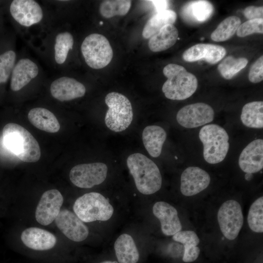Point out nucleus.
Returning a JSON list of instances; mask_svg holds the SVG:
<instances>
[{
	"instance_id": "obj_1",
	"label": "nucleus",
	"mask_w": 263,
	"mask_h": 263,
	"mask_svg": "<svg viewBox=\"0 0 263 263\" xmlns=\"http://www.w3.org/2000/svg\"><path fill=\"white\" fill-rule=\"evenodd\" d=\"M1 138L4 147L20 160L31 163L39 159L41 152L38 141L20 125L7 124L2 130Z\"/></svg>"
},
{
	"instance_id": "obj_2",
	"label": "nucleus",
	"mask_w": 263,
	"mask_h": 263,
	"mask_svg": "<svg viewBox=\"0 0 263 263\" xmlns=\"http://www.w3.org/2000/svg\"><path fill=\"white\" fill-rule=\"evenodd\" d=\"M127 165L137 190L145 195L155 193L161 188L162 176L156 164L140 153L128 156Z\"/></svg>"
},
{
	"instance_id": "obj_3",
	"label": "nucleus",
	"mask_w": 263,
	"mask_h": 263,
	"mask_svg": "<svg viewBox=\"0 0 263 263\" xmlns=\"http://www.w3.org/2000/svg\"><path fill=\"white\" fill-rule=\"evenodd\" d=\"M167 78L162 86V92L168 99L182 100L191 96L198 87V80L182 66L170 63L163 69Z\"/></svg>"
},
{
	"instance_id": "obj_4",
	"label": "nucleus",
	"mask_w": 263,
	"mask_h": 263,
	"mask_svg": "<svg viewBox=\"0 0 263 263\" xmlns=\"http://www.w3.org/2000/svg\"><path fill=\"white\" fill-rule=\"evenodd\" d=\"M199 137L207 162L215 164L225 159L229 149V138L223 127L215 124L206 125L200 130Z\"/></svg>"
},
{
	"instance_id": "obj_5",
	"label": "nucleus",
	"mask_w": 263,
	"mask_h": 263,
	"mask_svg": "<svg viewBox=\"0 0 263 263\" xmlns=\"http://www.w3.org/2000/svg\"><path fill=\"white\" fill-rule=\"evenodd\" d=\"M76 215L83 222L109 220L113 208L109 200L101 194L92 192L78 198L73 205Z\"/></svg>"
},
{
	"instance_id": "obj_6",
	"label": "nucleus",
	"mask_w": 263,
	"mask_h": 263,
	"mask_svg": "<svg viewBox=\"0 0 263 263\" xmlns=\"http://www.w3.org/2000/svg\"><path fill=\"white\" fill-rule=\"evenodd\" d=\"M105 102L108 107L105 117L106 126L115 132L127 129L133 118L132 106L129 99L120 93L113 92L107 94Z\"/></svg>"
},
{
	"instance_id": "obj_7",
	"label": "nucleus",
	"mask_w": 263,
	"mask_h": 263,
	"mask_svg": "<svg viewBox=\"0 0 263 263\" xmlns=\"http://www.w3.org/2000/svg\"><path fill=\"white\" fill-rule=\"evenodd\" d=\"M81 51L86 64L94 69L107 66L113 56L109 41L105 37L97 33L91 34L85 38Z\"/></svg>"
},
{
	"instance_id": "obj_8",
	"label": "nucleus",
	"mask_w": 263,
	"mask_h": 263,
	"mask_svg": "<svg viewBox=\"0 0 263 263\" xmlns=\"http://www.w3.org/2000/svg\"><path fill=\"white\" fill-rule=\"evenodd\" d=\"M217 220L223 235L229 240L235 239L244 223L240 204L234 200L223 203L218 210Z\"/></svg>"
},
{
	"instance_id": "obj_9",
	"label": "nucleus",
	"mask_w": 263,
	"mask_h": 263,
	"mask_svg": "<svg viewBox=\"0 0 263 263\" xmlns=\"http://www.w3.org/2000/svg\"><path fill=\"white\" fill-rule=\"evenodd\" d=\"M108 172L107 165L101 162L79 164L70 170L69 177L75 186L89 188L103 183Z\"/></svg>"
},
{
	"instance_id": "obj_10",
	"label": "nucleus",
	"mask_w": 263,
	"mask_h": 263,
	"mask_svg": "<svg viewBox=\"0 0 263 263\" xmlns=\"http://www.w3.org/2000/svg\"><path fill=\"white\" fill-rule=\"evenodd\" d=\"M214 112L209 105L202 102L186 105L178 112L177 122L186 128H197L213 121Z\"/></svg>"
},
{
	"instance_id": "obj_11",
	"label": "nucleus",
	"mask_w": 263,
	"mask_h": 263,
	"mask_svg": "<svg viewBox=\"0 0 263 263\" xmlns=\"http://www.w3.org/2000/svg\"><path fill=\"white\" fill-rule=\"evenodd\" d=\"M63 200V196L57 189H50L44 192L36 208L37 221L43 225L52 223L58 215Z\"/></svg>"
},
{
	"instance_id": "obj_12",
	"label": "nucleus",
	"mask_w": 263,
	"mask_h": 263,
	"mask_svg": "<svg viewBox=\"0 0 263 263\" xmlns=\"http://www.w3.org/2000/svg\"><path fill=\"white\" fill-rule=\"evenodd\" d=\"M55 222L61 232L73 241L81 242L89 235L88 228L84 222L68 209L60 210Z\"/></svg>"
},
{
	"instance_id": "obj_13",
	"label": "nucleus",
	"mask_w": 263,
	"mask_h": 263,
	"mask_svg": "<svg viewBox=\"0 0 263 263\" xmlns=\"http://www.w3.org/2000/svg\"><path fill=\"white\" fill-rule=\"evenodd\" d=\"M10 12L18 23L25 27L39 22L43 17L41 6L34 0H14L10 4Z\"/></svg>"
},
{
	"instance_id": "obj_14",
	"label": "nucleus",
	"mask_w": 263,
	"mask_h": 263,
	"mask_svg": "<svg viewBox=\"0 0 263 263\" xmlns=\"http://www.w3.org/2000/svg\"><path fill=\"white\" fill-rule=\"evenodd\" d=\"M210 182V175L206 171L198 167H189L181 174L180 190L184 196H193L207 188Z\"/></svg>"
},
{
	"instance_id": "obj_15",
	"label": "nucleus",
	"mask_w": 263,
	"mask_h": 263,
	"mask_svg": "<svg viewBox=\"0 0 263 263\" xmlns=\"http://www.w3.org/2000/svg\"><path fill=\"white\" fill-rule=\"evenodd\" d=\"M50 92L53 97L63 102L83 96L86 93V88L75 78L62 76L52 83Z\"/></svg>"
},
{
	"instance_id": "obj_16",
	"label": "nucleus",
	"mask_w": 263,
	"mask_h": 263,
	"mask_svg": "<svg viewBox=\"0 0 263 263\" xmlns=\"http://www.w3.org/2000/svg\"><path fill=\"white\" fill-rule=\"evenodd\" d=\"M153 215L160 221L161 230L166 236L173 235L181 230L182 224L176 209L169 204L159 201L152 207Z\"/></svg>"
},
{
	"instance_id": "obj_17",
	"label": "nucleus",
	"mask_w": 263,
	"mask_h": 263,
	"mask_svg": "<svg viewBox=\"0 0 263 263\" xmlns=\"http://www.w3.org/2000/svg\"><path fill=\"white\" fill-rule=\"evenodd\" d=\"M238 164L244 172L254 173L263 168V140L255 139L249 143L241 152Z\"/></svg>"
},
{
	"instance_id": "obj_18",
	"label": "nucleus",
	"mask_w": 263,
	"mask_h": 263,
	"mask_svg": "<svg viewBox=\"0 0 263 263\" xmlns=\"http://www.w3.org/2000/svg\"><path fill=\"white\" fill-rule=\"evenodd\" d=\"M226 50L223 46L212 44L199 43L186 50L182 55L188 62H195L203 59L209 64H215L226 55Z\"/></svg>"
},
{
	"instance_id": "obj_19",
	"label": "nucleus",
	"mask_w": 263,
	"mask_h": 263,
	"mask_svg": "<svg viewBox=\"0 0 263 263\" xmlns=\"http://www.w3.org/2000/svg\"><path fill=\"white\" fill-rule=\"evenodd\" d=\"M21 240L27 247L41 251L52 248L56 243V238L54 234L36 227L24 230L21 234Z\"/></svg>"
},
{
	"instance_id": "obj_20",
	"label": "nucleus",
	"mask_w": 263,
	"mask_h": 263,
	"mask_svg": "<svg viewBox=\"0 0 263 263\" xmlns=\"http://www.w3.org/2000/svg\"><path fill=\"white\" fill-rule=\"evenodd\" d=\"M38 73V66L34 62L28 58L20 59L12 72L11 89L13 91L20 90L35 78Z\"/></svg>"
},
{
	"instance_id": "obj_21",
	"label": "nucleus",
	"mask_w": 263,
	"mask_h": 263,
	"mask_svg": "<svg viewBox=\"0 0 263 263\" xmlns=\"http://www.w3.org/2000/svg\"><path fill=\"white\" fill-rule=\"evenodd\" d=\"M213 5L207 0H194L184 5L180 11L182 19L189 23L196 24L207 20L214 12Z\"/></svg>"
},
{
	"instance_id": "obj_22",
	"label": "nucleus",
	"mask_w": 263,
	"mask_h": 263,
	"mask_svg": "<svg viewBox=\"0 0 263 263\" xmlns=\"http://www.w3.org/2000/svg\"><path fill=\"white\" fill-rule=\"evenodd\" d=\"M166 138L167 133L165 130L157 125L148 126L142 132L144 147L149 154L154 158L160 155Z\"/></svg>"
},
{
	"instance_id": "obj_23",
	"label": "nucleus",
	"mask_w": 263,
	"mask_h": 263,
	"mask_svg": "<svg viewBox=\"0 0 263 263\" xmlns=\"http://www.w3.org/2000/svg\"><path fill=\"white\" fill-rule=\"evenodd\" d=\"M28 118L32 125L40 130L55 133L60 129L59 123L55 115L45 108L32 109L28 113Z\"/></svg>"
},
{
	"instance_id": "obj_24",
	"label": "nucleus",
	"mask_w": 263,
	"mask_h": 263,
	"mask_svg": "<svg viewBox=\"0 0 263 263\" xmlns=\"http://www.w3.org/2000/svg\"><path fill=\"white\" fill-rule=\"evenodd\" d=\"M114 248L119 263H137L139 254L132 237L124 233L116 240Z\"/></svg>"
},
{
	"instance_id": "obj_25",
	"label": "nucleus",
	"mask_w": 263,
	"mask_h": 263,
	"mask_svg": "<svg viewBox=\"0 0 263 263\" xmlns=\"http://www.w3.org/2000/svg\"><path fill=\"white\" fill-rule=\"evenodd\" d=\"M178 34L177 29L173 25H166L150 38L149 47L154 52L166 50L175 44Z\"/></svg>"
},
{
	"instance_id": "obj_26",
	"label": "nucleus",
	"mask_w": 263,
	"mask_h": 263,
	"mask_svg": "<svg viewBox=\"0 0 263 263\" xmlns=\"http://www.w3.org/2000/svg\"><path fill=\"white\" fill-rule=\"evenodd\" d=\"M176 18V13L171 10L167 9L157 13L145 25L142 32L143 37L146 39L150 38L165 26L173 25Z\"/></svg>"
},
{
	"instance_id": "obj_27",
	"label": "nucleus",
	"mask_w": 263,
	"mask_h": 263,
	"mask_svg": "<svg viewBox=\"0 0 263 263\" xmlns=\"http://www.w3.org/2000/svg\"><path fill=\"white\" fill-rule=\"evenodd\" d=\"M241 120L247 127L263 128V102L252 101L245 104L242 110Z\"/></svg>"
},
{
	"instance_id": "obj_28",
	"label": "nucleus",
	"mask_w": 263,
	"mask_h": 263,
	"mask_svg": "<svg viewBox=\"0 0 263 263\" xmlns=\"http://www.w3.org/2000/svg\"><path fill=\"white\" fill-rule=\"evenodd\" d=\"M241 24L240 19L237 16H230L223 20L211 33L210 37L215 41H226L236 32Z\"/></svg>"
},
{
	"instance_id": "obj_29",
	"label": "nucleus",
	"mask_w": 263,
	"mask_h": 263,
	"mask_svg": "<svg viewBox=\"0 0 263 263\" xmlns=\"http://www.w3.org/2000/svg\"><path fill=\"white\" fill-rule=\"evenodd\" d=\"M131 6V1L129 0H104L100 5L99 12L105 18L124 16L129 12Z\"/></svg>"
},
{
	"instance_id": "obj_30",
	"label": "nucleus",
	"mask_w": 263,
	"mask_h": 263,
	"mask_svg": "<svg viewBox=\"0 0 263 263\" xmlns=\"http://www.w3.org/2000/svg\"><path fill=\"white\" fill-rule=\"evenodd\" d=\"M73 45L74 38L70 33L62 32L56 35L54 50L55 59L57 64H62L65 61L68 52L72 49Z\"/></svg>"
},
{
	"instance_id": "obj_31",
	"label": "nucleus",
	"mask_w": 263,
	"mask_h": 263,
	"mask_svg": "<svg viewBox=\"0 0 263 263\" xmlns=\"http://www.w3.org/2000/svg\"><path fill=\"white\" fill-rule=\"evenodd\" d=\"M248 60L245 57L235 58L232 56L225 57L218 66L221 75L226 79H231L247 65Z\"/></svg>"
},
{
	"instance_id": "obj_32",
	"label": "nucleus",
	"mask_w": 263,
	"mask_h": 263,
	"mask_svg": "<svg viewBox=\"0 0 263 263\" xmlns=\"http://www.w3.org/2000/svg\"><path fill=\"white\" fill-rule=\"evenodd\" d=\"M249 228L256 233L263 232V197L257 199L251 205L247 216Z\"/></svg>"
},
{
	"instance_id": "obj_33",
	"label": "nucleus",
	"mask_w": 263,
	"mask_h": 263,
	"mask_svg": "<svg viewBox=\"0 0 263 263\" xmlns=\"http://www.w3.org/2000/svg\"><path fill=\"white\" fill-rule=\"evenodd\" d=\"M16 58V53L12 50L0 55V84L8 79L14 67Z\"/></svg>"
},
{
	"instance_id": "obj_34",
	"label": "nucleus",
	"mask_w": 263,
	"mask_h": 263,
	"mask_svg": "<svg viewBox=\"0 0 263 263\" xmlns=\"http://www.w3.org/2000/svg\"><path fill=\"white\" fill-rule=\"evenodd\" d=\"M263 19L248 20L240 25L236 31L239 37H244L254 33L263 34Z\"/></svg>"
},
{
	"instance_id": "obj_35",
	"label": "nucleus",
	"mask_w": 263,
	"mask_h": 263,
	"mask_svg": "<svg viewBox=\"0 0 263 263\" xmlns=\"http://www.w3.org/2000/svg\"><path fill=\"white\" fill-rule=\"evenodd\" d=\"M172 239L174 241L183 244L184 245L197 246L200 243L198 236L192 230H181L174 234Z\"/></svg>"
},
{
	"instance_id": "obj_36",
	"label": "nucleus",
	"mask_w": 263,
	"mask_h": 263,
	"mask_svg": "<svg viewBox=\"0 0 263 263\" xmlns=\"http://www.w3.org/2000/svg\"><path fill=\"white\" fill-rule=\"evenodd\" d=\"M249 80L254 83L263 79V56H261L251 66L248 74Z\"/></svg>"
},
{
	"instance_id": "obj_37",
	"label": "nucleus",
	"mask_w": 263,
	"mask_h": 263,
	"mask_svg": "<svg viewBox=\"0 0 263 263\" xmlns=\"http://www.w3.org/2000/svg\"><path fill=\"white\" fill-rule=\"evenodd\" d=\"M184 252L183 261L185 263H190L195 261L200 254V248L193 245H184Z\"/></svg>"
},
{
	"instance_id": "obj_38",
	"label": "nucleus",
	"mask_w": 263,
	"mask_h": 263,
	"mask_svg": "<svg viewBox=\"0 0 263 263\" xmlns=\"http://www.w3.org/2000/svg\"><path fill=\"white\" fill-rule=\"evenodd\" d=\"M244 17L248 20L263 19V7L248 6L244 10Z\"/></svg>"
},
{
	"instance_id": "obj_39",
	"label": "nucleus",
	"mask_w": 263,
	"mask_h": 263,
	"mask_svg": "<svg viewBox=\"0 0 263 263\" xmlns=\"http://www.w3.org/2000/svg\"><path fill=\"white\" fill-rule=\"evenodd\" d=\"M157 13L167 10L169 1L167 0H151Z\"/></svg>"
},
{
	"instance_id": "obj_40",
	"label": "nucleus",
	"mask_w": 263,
	"mask_h": 263,
	"mask_svg": "<svg viewBox=\"0 0 263 263\" xmlns=\"http://www.w3.org/2000/svg\"><path fill=\"white\" fill-rule=\"evenodd\" d=\"M252 177H253L252 173H246V174L245 175V178L247 181L250 180L252 178Z\"/></svg>"
},
{
	"instance_id": "obj_41",
	"label": "nucleus",
	"mask_w": 263,
	"mask_h": 263,
	"mask_svg": "<svg viewBox=\"0 0 263 263\" xmlns=\"http://www.w3.org/2000/svg\"><path fill=\"white\" fill-rule=\"evenodd\" d=\"M100 263H118L116 261H105V262H101Z\"/></svg>"
}]
</instances>
